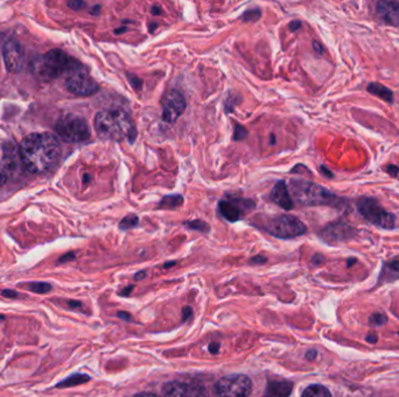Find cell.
<instances>
[{
  "label": "cell",
  "instance_id": "1",
  "mask_svg": "<svg viewBox=\"0 0 399 397\" xmlns=\"http://www.w3.org/2000/svg\"><path fill=\"white\" fill-rule=\"evenodd\" d=\"M61 155L57 139L50 133H33L23 138L19 144V158L30 174H43L50 171Z\"/></svg>",
  "mask_w": 399,
  "mask_h": 397
},
{
  "label": "cell",
  "instance_id": "2",
  "mask_svg": "<svg viewBox=\"0 0 399 397\" xmlns=\"http://www.w3.org/2000/svg\"><path fill=\"white\" fill-rule=\"evenodd\" d=\"M95 130L99 138L115 142H129L137 139V130L129 113L120 108L104 110L96 115Z\"/></svg>",
  "mask_w": 399,
  "mask_h": 397
},
{
  "label": "cell",
  "instance_id": "3",
  "mask_svg": "<svg viewBox=\"0 0 399 397\" xmlns=\"http://www.w3.org/2000/svg\"><path fill=\"white\" fill-rule=\"evenodd\" d=\"M291 192L298 203L306 207H341L344 203L343 198L310 180H291Z\"/></svg>",
  "mask_w": 399,
  "mask_h": 397
},
{
  "label": "cell",
  "instance_id": "4",
  "mask_svg": "<svg viewBox=\"0 0 399 397\" xmlns=\"http://www.w3.org/2000/svg\"><path fill=\"white\" fill-rule=\"evenodd\" d=\"M74 61L61 50H52L30 63L32 75L41 82H50L73 69Z\"/></svg>",
  "mask_w": 399,
  "mask_h": 397
},
{
  "label": "cell",
  "instance_id": "5",
  "mask_svg": "<svg viewBox=\"0 0 399 397\" xmlns=\"http://www.w3.org/2000/svg\"><path fill=\"white\" fill-rule=\"evenodd\" d=\"M263 230L279 239H292L306 234L307 227L297 217L278 214L269 217L263 221Z\"/></svg>",
  "mask_w": 399,
  "mask_h": 397
},
{
  "label": "cell",
  "instance_id": "6",
  "mask_svg": "<svg viewBox=\"0 0 399 397\" xmlns=\"http://www.w3.org/2000/svg\"><path fill=\"white\" fill-rule=\"evenodd\" d=\"M55 131L60 138L69 144L84 142L90 138V128L86 119L77 115L61 117L55 125Z\"/></svg>",
  "mask_w": 399,
  "mask_h": 397
},
{
  "label": "cell",
  "instance_id": "7",
  "mask_svg": "<svg viewBox=\"0 0 399 397\" xmlns=\"http://www.w3.org/2000/svg\"><path fill=\"white\" fill-rule=\"evenodd\" d=\"M357 209L363 218L375 226L393 230L396 225V217L384 209L375 198L362 197L357 202Z\"/></svg>",
  "mask_w": 399,
  "mask_h": 397
},
{
  "label": "cell",
  "instance_id": "8",
  "mask_svg": "<svg viewBox=\"0 0 399 397\" xmlns=\"http://www.w3.org/2000/svg\"><path fill=\"white\" fill-rule=\"evenodd\" d=\"M214 389L218 397H247L252 391V382L247 375H228L220 379Z\"/></svg>",
  "mask_w": 399,
  "mask_h": 397
},
{
  "label": "cell",
  "instance_id": "9",
  "mask_svg": "<svg viewBox=\"0 0 399 397\" xmlns=\"http://www.w3.org/2000/svg\"><path fill=\"white\" fill-rule=\"evenodd\" d=\"M66 88L74 95L83 96V97L94 95L99 89L95 79L81 66L74 67L73 69L68 72Z\"/></svg>",
  "mask_w": 399,
  "mask_h": 397
},
{
  "label": "cell",
  "instance_id": "10",
  "mask_svg": "<svg viewBox=\"0 0 399 397\" xmlns=\"http://www.w3.org/2000/svg\"><path fill=\"white\" fill-rule=\"evenodd\" d=\"M162 120L167 124H174L187 108L185 97L178 90L167 92L162 98Z\"/></svg>",
  "mask_w": 399,
  "mask_h": 397
},
{
  "label": "cell",
  "instance_id": "11",
  "mask_svg": "<svg viewBox=\"0 0 399 397\" xmlns=\"http://www.w3.org/2000/svg\"><path fill=\"white\" fill-rule=\"evenodd\" d=\"M256 207L254 202L251 200H243V198H229L223 200L218 203V211L225 219L230 223H236L242 219L245 212L252 210Z\"/></svg>",
  "mask_w": 399,
  "mask_h": 397
},
{
  "label": "cell",
  "instance_id": "12",
  "mask_svg": "<svg viewBox=\"0 0 399 397\" xmlns=\"http://www.w3.org/2000/svg\"><path fill=\"white\" fill-rule=\"evenodd\" d=\"M354 236H355V230L353 227L341 221L327 225L320 234L321 239L328 243H343L347 240L353 239Z\"/></svg>",
  "mask_w": 399,
  "mask_h": 397
},
{
  "label": "cell",
  "instance_id": "13",
  "mask_svg": "<svg viewBox=\"0 0 399 397\" xmlns=\"http://www.w3.org/2000/svg\"><path fill=\"white\" fill-rule=\"evenodd\" d=\"M4 61L9 71L17 72L21 70L25 61L23 47L16 40H9L3 48Z\"/></svg>",
  "mask_w": 399,
  "mask_h": 397
},
{
  "label": "cell",
  "instance_id": "14",
  "mask_svg": "<svg viewBox=\"0 0 399 397\" xmlns=\"http://www.w3.org/2000/svg\"><path fill=\"white\" fill-rule=\"evenodd\" d=\"M164 397H207L201 388L182 382H169L162 387Z\"/></svg>",
  "mask_w": 399,
  "mask_h": 397
},
{
  "label": "cell",
  "instance_id": "15",
  "mask_svg": "<svg viewBox=\"0 0 399 397\" xmlns=\"http://www.w3.org/2000/svg\"><path fill=\"white\" fill-rule=\"evenodd\" d=\"M270 197L272 202L283 207L284 210H292L293 209V200L291 197L290 191H288L285 180H278L277 183L274 184V189L271 191Z\"/></svg>",
  "mask_w": 399,
  "mask_h": 397
},
{
  "label": "cell",
  "instance_id": "16",
  "mask_svg": "<svg viewBox=\"0 0 399 397\" xmlns=\"http://www.w3.org/2000/svg\"><path fill=\"white\" fill-rule=\"evenodd\" d=\"M377 13L381 19L391 26H399V3L380 1L377 4Z\"/></svg>",
  "mask_w": 399,
  "mask_h": 397
},
{
  "label": "cell",
  "instance_id": "17",
  "mask_svg": "<svg viewBox=\"0 0 399 397\" xmlns=\"http://www.w3.org/2000/svg\"><path fill=\"white\" fill-rule=\"evenodd\" d=\"M293 384L288 381H271L267 384L265 397H290Z\"/></svg>",
  "mask_w": 399,
  "mask_h": 397
},
{
  "label": "cell",
  "instance_id": "18",
  "mask_svg": "<svg viewBox=\"0 0 399 397\" xmlns=\"http://www.w3.org/2000/svg\"><path fill=\"white\" fill-rule=\"evenodd\" d=\"M399 280V261L393 260L386 263L381 272L380 282L389 283Z\"/></svg>",
  "mask_w": 399,
  "mask_h": 397
},
{
  "label": "cell",
  "instance_id": "19",
  "mask_svg": "<svg viewBox=\"0 0 399 397\" xmlns=\"http://www.w3.org/2000/svg\"><path fill=\"white\" fill-rule=\"evenodd\" d=\"M368 91L371 95L376 96L378 98L382 99L384 102L393 104V92L389 88H386V86H382L380 83H370L368 86Z\"/></svg>",
  "mask_w": 399,
  "mask_h": 397
},
{
  "label": "cell",
  "instance_id": "20",
  "mask_svg": "<svg viewBox=\"0 0 399 397\" xmlns=\"http://www.w3.org/2000/svg\"><path fill=\"white\" fill-rule=\"evenodd\" d=\"M184 202L185 200L182 195H167L160 200L158 207L164 209V210H174V209L181 207Z\"/></svg>",
  "mask_w": 399,
  "mask_h": 397
},
{
  "label": "cell",
  "instance_id": "21",
  "mask_svg": "<svg viewBox=\"0 0 399 397\" xmlns=\"http://www.w3.org/2000/svg\"><path fill=\"white\" fill-rule=\"evenodd\" d=\"M90 380L89 376L86 374H74L66 380L61 381L55 386L57 388H70L79 386V384H86Z\"/></svg>",
  "mask_w": 399,
  "mask_h": 397
},
{
  "label": "cell",
  "instance_id": "22",
  "mask_svg": "<svg viewBox=\"0 0 399 397\" xmlns=\"http://www.w3.org/2000/svg\"><path fill=\"white\" fill-rule=\"evenodd\" d=\"M301 397H332L330 391L320 384H313L305 389Z\"/></svg>",
  "mask_w": 399,
  "mask_h": 397
},
{
  "label": "cell",
  "instance_id": "23",
  "mask_svg": "<svg viewBox=\"0 0 399 397\" xmlns=\"http://www.w3.org/2000/svg\"><path fill=\"white\" fill-rule=\"evenodd\" d=\"M139 218L138 216L131 214L129 216H126L125 218H123L119 223V230L122 231H129L133 230L135 227L138 226Z\"/></svg>",
  "mask_w": 399,
  "mask_h": 397
},
{
  "label": "cell",
  "instance_id": "24",
  "mask_svg": "<svg viewBox=\"0 0 399 397\" xmlns=\"http://www.w3.org/2000/svg\"><path fill=\"white\" fill-rule=\"evenodd\" d=\"M185 226L189 229V230L198 231V232H202V234H208L209 231H210V226H209L208 224L200 219L186 221Z\"/></svg>",
  "mask_w": 399,
  "mask_h": 397
},
{
  "label": "cell",
  "instance_id": "25",
  "mask_svg": "<svg viewBox=\"0 0 399 397\" xmlns=\"http://www.w3.org/2000/svg\"><path fill=\"white\" fill-rule=\"evenodd\" d=\"M26 288L30 290V292H35V294H39V295H43V294H47L50 292L53 287L50 286V283L46 282H32L27 283Z\"/></svg>",
  "mask_w": 399,
  "mask_h": 397
},
{
  "label": "cell",
  "instance_id": "26",
  "mask_svg": "<svg viewBox=\"0 0 399 397\" xmlns=\"http://www.w3.org/2000/svg\"><path fill=\"white\" fill-rule=\"evenodd\" d=\"M262 12L259 8H251L247 11L245 13L242 14L241 19L245 23H252V21H257L261 18Z\"/></svg>",
  "mask_w": 399,
  "mask_h": 397
},
{
  "label": "cell",
  "instance_id": "27",
  "mask_svg": "<svg viewBox=\"0 0 399 397\" xmlns=\"http://www.w3.org/2000/svg\"><path fill=\"white\" fill-rule=\"evenodd\" d=\"M234 140L235 142H242L243 139L247 138V131L245 126L240 124H235Z\"/></svg>",
  "mask_w": 399,
  "mask_h": 397
},
{
  "label": "cell",
  "instance_id": "28",
  "mask_svg": "<svg viewBox=\"0 0 399 397\" xmlns=\"http://www.w3.org/2000/svg\"><path fill=\"white\" fill-rule=\"evenodd\" d=\"M126 77H128V81H129L130 84L133 86L135 91H139V90L142 89V81L139 79L138 76L131 74V72H128Z\"/></svg>",
  "mask_w": 399,
  "mask_h": 397
},
{
  "label": "cell",
  "instance_id": "29",
  "mask_svg": "<svg viewBox=\"0 0 399 397\" xmlns=\"http://www.w3.org/2000/svg\"><path fill=\"white\" fill-rule=\"evenodd\" d=\"M386 317L383 313H373L370 317V324L373 325V326H381V325L386 324Z\"/></svg>",
  "mask_w": 399,
  "mask_h": 397
},
{
  "label": "cell",
  "instance_id": "30",
  "mask_svg": "<svg viewBox=\"0 0 399 397\" xmlns=\"http://www.w3.org/2000/svg\"><path fill=\"white\" fill-rule=\"evenodd\" d=\"M68 6H69L72 10L79 11L86 6V3L79 1V0H75V1H69V3H68Z\"/></svg>",
  "mask_w": 399,
  "mask_h": 397
},
{
  "label": "cell",
  "instance_id": "31",
  "mask_svg": "<svg viewBox=\"0 0 399 397\" xmlns=\"http://www.w3.org/2000/svg\"><path fill=\"white\" fill-rule=\"evenodd\" d=\"M1 295H3L4 297H7V299H16V297H18V296H19V294H18L17 292H14V290L5 289V290H3V292H1Z\"/></svg>",
  "mask_w": 399,
  "mask_h": 397
},
{
  "label": "cell",
  "instance_id": "32",
  "mask_svg": "<svg viewBox=\"0 0 399 397\" xmlns=\"http://www.w3.org/2000/svg\"><path fill=\"white\" fill-rule=\"evenodd\" d=\"M288 27H290V30H292V32H297L301 27V21H299V20H293L292 23H290Z\"/></svg>",
  "mask_w": 399,
  "mask_h": 397
},
{
  "label": "cell",
  "instance_id": "33",
  "mask_svg": "<svg viewBox=\"0 0 399 397\" xmlns=\"http://www.w3.org/2000/svg\"><path fill=\"white\" fill-rule=\"evenodd\" d=\"M6 171H5V169H4L1 166H0V188L3 187L4 184H5V182H6Z\"/></svg>",
  "mask_w": 399,
  "mask_h": 397
},
{
  "label": "cell",
  "instance_id": "34",
  "mask_svg": "<svg viewBox=\"0 0 399 397\" xmlns=\"http://www.w3.org/2000/svg\"><path fill=\"white\" fill-rule=\"evenodd\" d=\"M386 171H388L390 175H393V176H395V178H396L397 175H398L399 173V168L396 167V166H388V168H386Z\"/></svg>",
  "mask_w": 399,
  "mask_h": 397
},
{
  "label": "cell",
  "instance_id": "35",
  "mask_svg": "<svg viewBox=\"0 0 399 397\" xmlns=\"http://www.w3.org/2000/svg\"><path fill=\"white\" fill-rule=\"evenodd\" d=\"M320 171L323 175H325V176H327V178H332L334 176L333 173H332V171H328V169H327L325 166H321Z\"/></svg>",
  "mask_w": 399,
  "mask_h": 397
},
{
  "label": "cell",
  "instance_id": "36",
  "mask_svg": "<svg viewBox=\"0 0 399 397\" xmlns=\"http://www.w3.org/2000/svg\"><path fill=\"white\" fill-rule=\"evenodd\" d=\"M66 304L72 309L81 308V306H82L81 302H77V301H67Z\"/></svg>",
  "mask_w": 399,
  "mask_h": 397
},
{
  "label": "cell",
  "instance_id": "37",
  "mask_svg": "<svg viewBox=\"0 0 399 397\" xmlns=\"http://www.w3.org/2000/svg\"><path fill=\"white\" fill-rule=\"evenodd\" d=\"M265 261H266V259H265V258H263V256H256V258H254V259L251 260V263H264Z\"/></svg>",
  "mask_w": 399,
  "mask_h": 397
},
{
  "label": "cell",
  "instance_id": "38",
  "mask_svg": "<svg viewBox=\"0 0 399 397\" xmlns=\"http://www.w3.org/2000/svg\"><path fill=\"white\" fill-rule=\"evenodd\" d=\"M218 348H220L218 344H211L210 346H209V351H210L213 355H216V353H218Z\"/></svg>",
  "mask_w": 399,
  "mask_h": 397
},
{
  "label": "cell",
  "instance_id": "39",
  "mask_svg": "<svg viewBox=\"0 0 399 397\" xmlns=\"http://www.w3.org/2000/svg\"><path fill=\"white\" fill-rule=\"evenodd\" d=\"M191 309L189 308V306H187V308L184 309V321H186V319L189 318V317H191Z\"/></svg>",
  "mask_w": 399,
  "mask_h": 397
},
{
  "label": "cell",
  "instance_id": "40",
  "mask_svg": "<svg viewBox=\"0 0 399 397\" xmlns=\"http://www.w3.org/2000/svg\"><path fill=\"white\" fill-rule=\"evenodd\" d=\"M151 13H152L153 16H159V14L162 13V10L159 6H153L152 10H151Z\"/></svg>",
  "mask_w": 399,
  "mask_h": 397
},
{
  "label": "cell",
  "instance_id": "41",
  "mask_svg": "<svg viewBox=\"0 0 399 397\" xmlns=\"http://www.w3.org/2000/svg\"><path fill=\"white\" fill-rule=\"evenodd\" d=\"M119 318L125 319V321H130L131 319V316L129 313H126V312H119L118 313Z\"/></svg>",
  "mask_w": 399,
  "mask_h": 397
},
{
  "label": "cell",
  "instance_id": "42",
  "mask_svg": "<svg viewBox=\"0 0 399 397\" xmlns=\"http://www.w3.org/2000/svg\"><path fill=\"white\" fill-rule=\"evenodd\" d=\"M313 46H314V50H317V53L321 54L322 53V47H321L320 43H317L315 42V41H314L313 42Z\"/></svg>",
  "mask_w": 399,
  "mask_h": 397
},
{
  "label": "cell",
  "instance_id": "43",
  "mask_svg": "<svg viewBox=\"0 0 399 397\" xmlns=\"http://www.w3.org/2000/svg\"><path fill=\"white\" fill-rule=\"evenodd\" d=\"M99 10H101V5H96L93 7V10L90 11V13L97 16V14H99Z\"/></svg>",
  "mask_w": 399,
  "mask_h": 397
},
{
  "label": "cell",
  "instance_id": "44",
  "mask_svg": "<svg viewBox=\"0 0 399 397\" xmlns=\"http://www.w3.org/2000/svg\"><path fill=\"white\" fill-rule=\"evenodd\" d=\"M366 340H368V342L369 343H373V344H375V343L377 342V335H368V337H366Z\"/></svg>",
  "mask_w": 399,
  "mask_h": 397
},
{
  "label": "cell",
  "instance_id": "45",
  "mask_svg": "<svg viewBox=\"0 0 399 397\" xmlns=\"http://www.w3.org/2000/svg\"><path fill=\"white\" fill-rule=\"evenodd\" d=\"M315 355H317V352L310 351V352H308V353H307L306 357H307V359H310H310H313L314 357H315Z\"/></svg>",
  "mask_w": 399,
  "mask_h": 397
},
{
  "label": "cell",
  "instance_id": "46",
  "mask_svg": "<svg viewBox=\"0 0 399 397\" xmlns=\"http://www.w3.org/2000/svg\"><path fill=\"white\" fill-rule=\"evenodd\" d=\"M74 258H75V255H74V254H68V255L63 256L62 259L60 260V261H61V263H63V261H66V260L74 259Z\"/></svg>",
  "mask_w": 399,
  "mask_h": 397
},
{
  "label": "cell",
  "instance_id": "47",
  "mask_svg": "<svg viewBox=\"0 0 399 397\" xmlns=\"http://www.w3.org/2000/svg\"><path fill=\"white\" fill-rule=\"evenodd\" d=\"M126 30H128V27H120V30H116V34H122L125 33Z\"/></svg>",
  "mask_w": 399,
  "mask_h": 397
},
{
  "label": "cell",
  "instance_id": "48",
  "mask_svg": "<svg viewBox=\"0 0 399 397\" xmlns=\"http://www.w3.org/2000/svg\"><path fill=\"white\" fill-rule=\"evenodd\" d=\"M135 277V280H142V277H145V272H139Z\"/></svg>",
  "mask_w": 399,
  "mask_h": 397
},
{
  "label": "cell",
  "instance_id": "49",
  "mask_svg": "<svg viewBox=\"0 0 399 397\" xmlns=\"http://www.w3.org/2000/svg\"><path fill=\"white\" fill-rule=\"evenodd\" d=\"M135 397H157L155 395L149 394V393H144V394L135 395Z\"/></svg>",
  "mask_w": 399,
  "mask_h": 397
},
{
  "label": "cell",
  "instance_id": "50",
  "mask_svg": "<svg viewBox=\"0 0 399 397\" xmlns=\"http://www.w3.org/2000/svg\"><path fill=\"white\" fill-rule=\"evenodd\" d=\"M175 263H165V268H169V267L174 266Z\"/></svg>",
  "mask_w": 399,
  "mask_h": 397
}]
</instances>
